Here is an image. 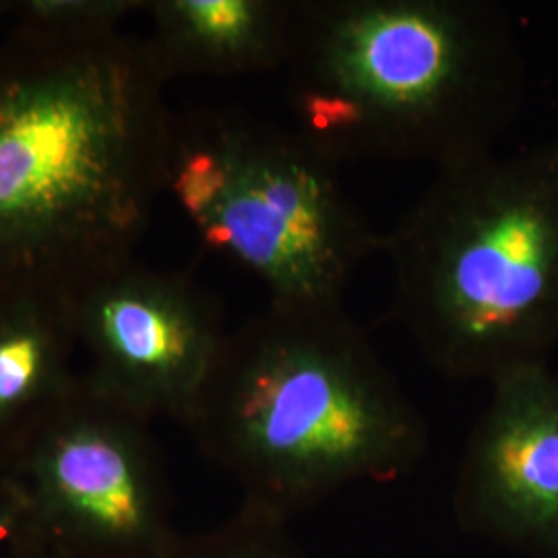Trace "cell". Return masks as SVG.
<instances>
[{
	"instance_id": "6da1fadb",
	"label": "cell",
	"mask_w": 558,
	"mask_h": 558,
	"mask_svg": "<svg viewBox=\"0 0 558 558\" xmlns=\"http://www.w3.org/2000/svg\"><path fill=\"white\" fill-rule=\"evenodd\" d=\"M137 0H23L0 23V306L133 259L166 193L170 80Z\"/></svg>"
},
{
	"instance_id": "7a4b0ae2",
	"label": "cell",
	"mask_w": 558,
	"mask_h": 558,
	"mask_svg": "<svg viewBox=\"0 0 558 558\" xmlns=\"http://www.w3.org/2000/svg\"><path fill=\"white\" fill-rule=\"evenodd\" d=\"M281 75L292 126L336 166L493 154L525 96L518 25L490 0H296Z\"/></svg>"
},
{
	"instance_id": "3957f363",
	"label": "cell",
	"mask_w": 558,
	"mask_h": 558,
	"mask_svg": "<svg viewBox=\"0 0 558 558\" xmlns=\"http://www.w3.org/2000/svg\"><path fill=\"white\" fill-rule=\"evenodd\" d=\"M251 502L286 521L428 456L418 405L343 302L276 304L228 333L186 422Z\"/></svg>"
},
{
	"instance_id": "277c9868",
	"label": "cell",
	"mask_w": 558,
	"mask_h": 558,
	"mask_svg": "<svg viewBox=\"0 0 558 558\" xmlns=\"http://www.w3.org/2000/svg\"><path fill=\"white\" fill-rule=\"evenodd\" d=\"M380 253L391 313L449 380L548 364L558 345V141L435 170Z\"/></svg>"
},
{
	"instance_id": "5b68a950",
	"label": "cell",
	"mask_w": 558,
	"mask_h": 558,
	"mask_svg": "<svg viewBox=\"0 0 558 558\" xmlns=\"http://www.w3.org/2000/svg\"><path fill=\"white\" fill-rule=\"evenodd\" d=\"M338 168L294 126L195 108L174 117L166 193L209 251L259 279L267 302L329 304L383 248Z\"/></svg>"
},
{
	"instance_id": "8992f818",
	"label": "cell",
	"mask_w": 558,
	"mask_h": 558,
	"mask_svg": "<svg viewBox=\"0 0 558 558\" xmlns=\"http://www.w3.org/2000/svg\"><path fill=\"white\" fill-rule=\"evenodd\" d=\"M54 539L172 558L180 536L147 422L77 377L7 453Z\"/></svg>"
},
{
	"instance_id": "52a82bcc",
	"label": "cell",
	"mask_w": 558,
	"mask_h": 558,
	"mask_svg": "<svg viewBox=\"0 0 558 558\" xmlns=\"http://www.w3.org/2000/svg\"><path fill=\"white\" fill-rule=\"evenodd\" d=\"M81 375L131 414L191 418L228 338L214 292L186 271L137 257L106 269L64 300Z\"/></svg>"
},
{
	"instance_id": "ba28073f",
	"label": "cell",
	"mask_w": 558,
	"mask_h": 558,
	"mask_svg": "<svg viewBox=\"0 0 558 558\" xmlns=\"http://www.w3.org/2000/svg\"><path fill=\"white\" fill-rule=\"evenodd\" d=\"M459 530L530 558H558V373L518 368L490 383L453 486Z\"/></svg>"
},
{
	"instance_id": "9c48e42d",
	"label": "cell",
	"mask_w": 558,
	"mask_h": 558,
	"mask_svg": "<svg viewBox=\"0 0 558 558\" xmlns=\"http://www.w3.org/2000/svg\"><path fill=\"white\" fill-rule=\"evenodd\" d=\"M296 0H151L145 38L168 80L281 75Z\"/></svg>"
},
{
	"instance_id": "30bf717a",
	"label": "cell",
	"mask_w": 558,
	"mask_h": 558,
	"mask_svg": "<svg viewBox=\"0 0 558 558\" xmlns=\"http://www.w3.org/2000/svg\"><path fill=\"white\" fill-rule=\"evenodd\" d=\"M73 325L64 300L0 306V453L75 383Z\"/></svg>"
},
{
	"instance_id": "8fae6325",
	"label": "cell",
	"mask_w": 558,
	"mask_h": 558,
	"mask_svg": "<svg viewBox=\"0 0 558 558\" xmlns=\"http://www.w3.org/2000/svg\"><path fill=\"white\" fill-rule=\"evenodd\" d=\"M172 558H308L292 523L251 502L218 527L180 539Z\"/></svg>"
},
{
	"instance_id": "7c38bea8",
	"label": "cell",
	"mask_w": 558,
	"mask_h": 558,
	"mask_svg": "<svg viewBox=\"0 0 558 558\" xmlns=\"http://www.w3.org/2000/svg\"><path fill=\"white\" fill-rule=\"evenodd\" d=\"M52 542L40 507L21 480L13 461L0 453V558H20Z\"/></svg>"
},
{
	"instance_id": "4fadbf2b",
	"label": "cell",
	"mask_w": 558,
	"mask_h": 558,
	"mask_svg": "<svg viewBox=\"0 0 558 558\" xmlns=\"http://www.w3.org/2000/svg\"><path fill=\"white\" fill-rule=\"evenodd\" d=\"M11 9H13V2L0 0V23H4V21H7V17L11 15Z\"/></svg>"
},
{
	"instance_id": "5bb4252c",
	"label": "cell",
	"mask_w": 558,
	"mask_h": 558,
	"mask_svg": "<svg viewBox=\"0 0 558 558\" xmlns=\"http://www.w3.org/2000/svg\"><path fill=\"white\" fill-rule=\"evenodd\" d=\"M52 555L50 553H41V555H34V557H27V558H50Z\"/></svg>"
}]
</instances>
